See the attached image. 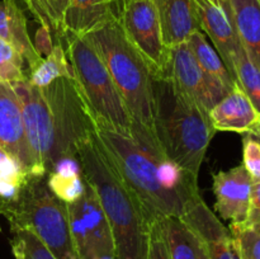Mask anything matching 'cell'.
<instances>
[{"mask_svg": "<svg viewBox=\"0 0 260 259\" xmlns=\"http://www.w3.org/2000/svg\"><path fill=\"white\" fill-rule=\"evenodd\" d=\"M76 157L84 182L95 192L109 223L114 259H149L152 225L112 163L96 131L78 145Z\"/></svg>", "mask_w": 260, "mask_h": 259, "instance_id": "6da1fadb", "label": "cell"}, {"mask_svg": "<svg viewBox=\"0 0 260 259\" xmlns=\"http://www.w3.org/2000/svg\"><path fill=\"white\" fill-rule=\"evenodd\" d=\"M154 134L162 154L194 178L215 136L210 114L168 75H151Z\"/></svg>", "mask_w": 260, "mask_h": 259, "instance_id": "7a4b0ae2", "label": "cell"}, {"mask_svg": "<svg viewBox=\"0 0 260 259\" xmlns=\"http://www.w3.org/2000/svg\"><path fill=\"white\" fill-rule=\"evenodd\" d=\"M84 37L108 69L131 117L132 137L147 150H160L154 134L151 71L127 40L118 18L107 20Z\"/></svg>", "mask_w": 260, "mask_h": 259, "instance_id": "3957f363", "label": "cell"}, {"mask_svg": "<svg viewBox=\"0 0 260 259\" xmlns=\"http://www.w3.org/2000/svg\"><path fill=\"white\" fill-rule=\"evenodd\" d=\"M95 121L99 140L124 183L140 201L150 223L154 225L167 217H182L192 200H185L160 184L157 164L167 156L149 151L132 136L117 131L96 117Z\"/></svg>", "mask_w": 260, "mask_h": 259, "instance_id": "277c9868", "label": "cell"}, {"mask_svg": "<svg viewBox=\"0 0 260 259\" xmlns=\"http://www.w3.org/2000/svg\"><path fill=\"white\" fill-rule=\"evenodd\" d=\"M0 216L7 218L12 233L32 231L57 259H78L68 203L51 192L47 175H27L14 197L0 198Z\"/></svg>", "mask_w": 260, "mask_h": 259, "instance_id": "5b68a950", "label": "cell"}, {"mask_svg": "<svg viewBox=\"0 0 260 259\" xmlns=\"http://www.w3.org/2000/svg\"><path fill=\"white\" fill-rule=\"evenodd\" d=\"M80 86L96 118L117 131L132 136V122L126 106L94 46L84 36L66 33L60 41Z\"/></svg>", "mask_w": 260, "mask_h": 259, "instance_id": "8992f818", "label": "cell"}, {"mask_svg": "<svg viewBox=\"0 0 260 259\" xmlns=\"http://www.w3.org/2000/svg\"><path fill=\"white\" fill-rule=\"evenodd\" d=\"M41 90L52 114L61 155L76 157L78 145L96 131L95 114L75 79L58 78Z\"/></svg>", "mask_w": 260, "mask_h": 259, "instance_id": "52a82bcc", "label": "cell"}, {"mask_svg": "<svg viewBox=\"0 0 260 259\" xmlns=\"http://www.w3.org/2000/svg\"><path fill=\"white\" fill-rule=\"evenodd\" d=\"M22 106L25 137L36 165L42 175H47L62 159L53 127L52 114L42 90L27 80L12 83Z\"/></svg>", "mask_w": 260, "mask_h": 259, "instance_id": "ba28073f", "label": "cell"}, {"mask_svg": "<svg viewBox=\"0 0 260 259\" xmlns=\"http://www.w3.org/2000/svg\"><path fill=\"white\" fill-rule=\"evenodd\" d=\"M68 210L78 259H114L111 228L93 188L85 183L84 195Z\"/></svg>", "mask_w": 260, "mask_h": 259, "instance_id": "9c48e42d", "label": "cell"}, {"mask_svg": "<svg viewBox=\"0 0 260 259\" xmlns=\"http://www.w3.org/2000/svg\"><path fill=\"white\" fill-rule=\"evenodd\" d=\"M119 22L127 40L150 68L151 75H167L169 48L162 42L151 0L124 3Z\"/></svg>", "mask_w": 260, "mask_h": 259, "instance_id": "30bf717a", "label": "cell"}, {"mask_svg": "<svg viewBox=\"0 0 260 259\" xmlns=\"http://www.w3.org/2000/svg\"><path fill=\"white\" fill-rule=\"evenodd\" d=\"M167 75L208 113L231 91L202 70L187 42L169 47Z\"/></svg>", "mask_w": 260, "mask_h": 259, "instance_id": "8fae6325", "label": "cell"}, {"mask_svg": "<svg viewBox=\"0 0 260 259\" xmlns=\"http://www.w3.org/2000/svg\"><path fill=\"white\" fill-rule=\"evenodd\" d=\"M0 147L19 163L25 174L42 177L25 137L19 98L12 84L4 81H0Z\"/></svg>", "mask_w": 260, "mask_h": 259, "instance_id": "7c38bea8", "label": "cell"}, {"mask_svg": "<svg viewBox=\"0 0 260 259\" xmlns=\"http://www.w3.org/2000/svg\"><path fill=\"white\" fill-rule=\"evenodd\" d=\"M215 210L231 225H244L249 217L253 178L243 164L215 173Z\"/></svg>", "mask_w": 260, "mask_h": 259, "instance_id": "4fadbf2b", "label": "cell"}, {"mask_svg": "<svg viewBox=\"0 0 260 259\" xmlns=\"http://www.w3.org/2000/svg\"><path fill=\"white\" fill-rule=\"evenodd\" d=\"M200 17L201 30L211 38L213 47L235 80V61L243 45L235 25L223 9L211 0H194Z\"/></svg>", "mask_w": 260, "mask_h": 259, "instance_id": "5bb4252c", "label": "cell"}, {"mask_svg": "<svg viewBox=\"0 0 260 259\" xmlns=\"http://www.w3.org/2000/svg\"><path fill=\"white\" fill-rule=\"evenodd\" d=\"M159 20L160 32L168 48L187 42L190 35L201 30L194 0H151Z\"/></svg>", "mask_w": 260, "mask_h": 259, "instance_id": "9a60e30c", "label": "cell"}, {"mask_svg": "<svg viewBox=\"0 0 260 259\" xmlns=\"http://www.w3.org/2000/svg\"><path fill=\"white\" fill-rule=\"evenodd\" d=\"M208 114L215 131L245 135L260 122L259 112L238 84Z\"/></svg>", "mask_w": 260, "mask_h": 259, "instance_id": "2e32d148", "label": "cell"}, {"mask_svg": "<svg viewBox=\"0 0 260 259\" xmlns=\"http://www.w3.org/2000/svg\"><path fill=\"white\" fill-rule=\"evenodd\" d=\"M0 40L12 45L23 56L29 71L43 60L36 51L28 30L27 18L17 0L0 2Z\"/></svg>", "mask_w": 260, "mask_h": 259, "instance_id": "e0dca14e", "label": "cell"}, {"mask_svg": "<svg viewBox=\"0 0 260 259\" xmlns=\"http://www.w3.org/2000/svg\"><path fill=\"white\" fill-rule=\"evenodd\" d=\"M170 259H211L207 244L180 217L159 221Z\"/></svg>", "mask_w": 260, "mask_h": 259, "instance_id": "ac0fdd59", "label": "cell"}, {"mask_svg": "<svg viewBox=\"0 0 260 259\" xmlns=\"http://www.w3.org/2000/svg\"><path fill=\"white\" fill-rule=\"evenodd\" d=\"M233 22L251 62L260 71V0H230Z\"/></svg>", "mask_w": 260, "mask_h": 259, "instance_id": "d6986e66", "label": "cell"}, {"mask_svg": "<svg viewBox=\"0 0 260 259\" xmlns=\"http://www.w3.org/2000/svg\"><path fill=\"white\" fill-rule=\"evenodd\" d=\"M113 18L118 15L104 0H70L63 17V28L66 33L84 36Z\"/></svg>", "mask_w": 260, "mask_h": 259, "instance_id": "ffe728a7", "label": "cell"}, {"mask_svg": "<svg viewBox=\"0 0 260 259\" xmlns=\"http://www.w3.org/2000/svg\"><path fill=\"white\" fill-rule=\"evenodd\" d=\"M187 43L202 70L208 76L220 81L229 90H233L234 86L236 85V81L234 80L230 71L228 70L223 61L221 60L217 51L207 41L205 33L202 30H197L193 35H190Z\"/></svg>", "mask_w": 260, "mask_h": 259, "instance_id": "44dd1931", "label": "cell"}, {"mask_svg": "<svg viewBox=\"0 0 260 259\" xmlns=\"http://www.w3.org/2000/svg\"><path fill=\"white\" fill-rule=\"evenodd\" d=\"M58 78L75 79L74 69L60 41L55 43L50 55L43 57V60L28 73V81L32 85L42 88Z\"/></svg>", "mask_w": 260, "mask_h": 259, "instance_id": "7402d4cb", "label": "cell"}, {"mask_svg": "<svg viewBox=\"0 0 260 259\" xmlns=\"http://www.w3.org/2000/svg\"><path fill=\"white\" fill-rule=\"evenodd\" d=\"M235 81L260 114V71L248 57L244 47L239 51L235 61Z\"/></svg>", "mask_w": 260, "mask_h": 259, "instance_id": "603a6c76", "label": "cell"}, {"mask_svg": "<svg viewBox=\"0 0 260 259\" xmlns=\"http://www.w3.org/2000/svg\"><path fill=\"white\" fill-rule=\"evenodd\" d=\"M10 246L15 259H57L29 230L14 231Z\"/></svg>", "mask_w": 260, "mask_h": 259, "instance_id": "cb8c5ba5", "label": "cell"}, {"mask_svg": "<svg viewBox=\"0 0 260 259\" xmlns=\"http://www.w3.org/2000/svg\"><path fill=\"white\" fill-rule=\"evenodd\" d=\"M47 184L51 192L65 203H73L85 192L83 175H62L51 172L47 174Z\"/></svg>", "mask_w": 260, "mask_h": 259, "instance_id": "d4e9b609", "label": "cell"}, {"mask_svg": "<svg viewBox=\"0 0 260 259\" xmlns=\"http://www.w3.org/2000/svg\"><path fill=\"white\" fill-rule=\"evenodd\" d=\"M27 79L23 56L12 45L0 40V81L12 84Z\"/></svg>", "mask_w": 260, "mask_h": 259, "instance_id": "484cf974", "label": "cell"}, {"mask_svg": "<svg viewBox=\"0 0 260 259\" xmlns=\"http://www.w3.org/2000/svg\"><path fill=\"white\" fill-rule=\"evenodd\" d=\"M230 231L240 259H260V234L241 225H231Z\"/></svg>", "mask_w": 260, "mask_h": 259, "instance_id": "4316f807", "label": "cell"}, {"mask_svg": "<svg viewBox=\"0 0 260 259\" xmlns=\"http://www.w3.org/2000/svg\"><path fill=\"white\" fill-rule=\"evenodd\" d=\"M243 165L253 180H260V142L250 135L243 137Z\"/></svg>", "mask_w": 260, "mask_h": 259, "instance_id": "83f0119b", "label": "cell"}, {"mask_svg": "<svg viewBox=\"0 0 260 259\" xmlns=\"http://www.w3.org/2000/svg\"><path fill=\"white\" fill-rule=\"evenodd\" d=\"M28 7L29 12L32 13L33 17L38 20L40 25L50 28L52 30L53 37H58V28L56 24L55 17L52 14V10L50 8L48 0H22Z\"/></svg>", "mask_w": 260, "mask_h": 259, "instance_id": "f1b7e54d", "label": "cell"}, {"mask_svg": "<svg viewBox=\"0 0 260 259\" xmlns=\"http://www.w3.org/2000/svg\"><path fill=\"white\" fill-rule=\"evenodd\" d=\"M207 244L211 259H240L236 251L231 231L226 235L205 241Z\"/></svg>", "mask_w": 260, "mask_h": 259, "instance_id": "f546056e", "label": "cell"}, {"mask_svg": "<svg viewBox=\"0 0 260 259\" xmlns=\"http://www.w3.org/2000/svg\"><path fill=\"white\" fill-rule=\"evenodd\" d=\"M149 259H170L159 221L155 222L150 230Z\"/></svg>", "mask_w": 260, "mask_h": 259, "instance_id": "4dcf8cb0", "label": "cell"}, {"mask_svg": "<svg viewBox=\"0 0 260 259\" xmlns=\"http://www.w3.org/2000/svg\"><path fill=\"white\" fill-rule=\"evenodd\" d=\"M36 51L40 53L41 57H46L51 53L53 50V35L52 30L50 28L45 27V25H40L35 35V41H33Z\"/></svg>", "mask_w": 260, "mask_h": 259, "instance_id": "1f68e13d", "label": "cell"}, {"mask_svg": "<svg viewBox=\"0 0 260 259\" xmlns=\"http://www.w3.org/2000/svg\"><path fill=\"white\" fill-rule=\"evenodd\" d=\"M69 2L70 0H48L50 8L52 10V14L55 17L56 24H57L58 28L57 41H62L66 36V30L63 28V17H65V12L68 9Z\"/></svg>", "mask_w": 260, "mask_h": 259, "instance_id": "d6a6232c", "label": "cell"}, {"mask_svg": "<svg viewBox=\"0 0 260 259\" xmlns=\"http://www.w3.org/2000/svg\"><path fill=\"white\" fill-rule=\"evenodd\" d=\"M260 220V180H255L251 185L250 197V211L249 217L243 226H250L251 223Z\"/></svg>", "mask_w": 260, "mask_h": 259, "instance_id": "836d02e7", "label": "cell"}, {"mask_svg": "<svg viewBox=\"0 0 260 259\" xmlns=\"http://www.w3.org/2000/svg\"><path fill=\"white\" fill-rule=\"evenodd\" d=\"M18 189H19L18 185L0 179V198H4V200L13 198L15 195H17Z\"/></svg>", "mask_w": 260, "mask_h": 259, "instance_id": "e575fe53", "label": "cell"}, {"mask_svg": "<svg viewBox=\"0 0 260 259\" xmlns=\"http://www.w3.org/2000/svg\"><path fill=\"white\" fill-rule=\"evenodd\" d=\"M218 4H220V7L222 8L223 12L226 13V15H228L230 19H233V10H231L230 0H218Z\"/></svg>", "mask_w": 260, "mask_h": 259, "instance_id": "d590c367", "label": "cell"}, {"mask_svg": "<svg viewBox=\"0 0 260 259\" xmlns=\"http://www.w3.org/2000/svg\"><path fill=\"white\" fill-rule=\"evenodd\" d=\"M106 3H108L109 5H111L112 8L114 9V12L117 13V15H121V10H122V7H123V4H122V0H104Z\"/></svg>", "mask_w": 260, "mask_h": 259, "instance_id": "8d00e7d4", "label": "cell"}, {"mask_svg": "<svg viewBox=\"0 0 260 259\" xmlns=\"http://www.w3.org/2000/svg\"><path fill=\"white\" fill-rule=\"evenodd\" d=\"M248 135H250V136L254 137L256 141L260 142V122L256 126H254L253 128H251L250 132H248Z\"/></svg>", "mask_w": 260, "mask_h": 259, "instance_id": "74e56055", "label": "cell"}, {"mask_svg": "<svg viewBox=\"0 0 260 259\" xmlns=\"http://www.w3.org/2000/svg\"><path fill=\"white\" fill-rule=\"evenodd\" d=\"M241 226H243V225H241ZM246 228H250V229H253L254 231H256V233L260 234V220H259V221H256V222L251 223L250 226H246Z\"/></svg>", "mask_w": 260, "mask_h": 259, "instance_id": "f35d334b", "label": "cell"}, {"mask_svg": "<svg viewBox=\"0 0 260 259\" xmlns=\"http://www.w3.org/2000/svg\"><path fill=\"white\" fill-rule=\"evenodd\" d=\"M7 156H8V154H7V152H5L4 150H3L2 147H0V163H2L3 160H4L5 157H7Z\"/></svg>", "mask_w": 260, "mask_h": 259, "instance_id": "ab89813d", "label": "cell"}, {"mask_svg": "<svg viewBox=\"0 0 260 259\" xmlns=\"http://www.w3.org/2000/svg\"><path fill=\"white\" fill-rule=\"evenodd\" d=\"M129 2H139V0H122V4H124V3H129Z\"/></svg>", "mask_w": 260, "mask_h": 259, "instance_id": "60d3db41", "label": "cell"}, {"mask_svg": "<svg viewBox=\"0 0 260 259\" xmlns=\"http://www.w3.org/2000/svg\"><path fill=\"white\" fill-rule=\"evenodd\" d=\"M211 2H212V3H215L216 5H218V7H220V4H218V0H211Z\"/></svg>", "mask_w": 260, "mask_h": 259, "instance_id": "b9f144b4", "label": "cell"}]
</instances>
